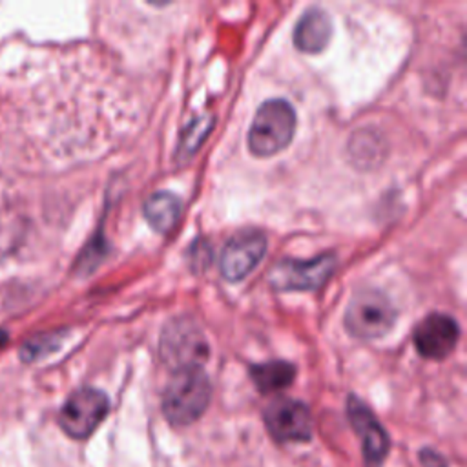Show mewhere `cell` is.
<instances>
[{
	"label": "cell",
	"instance_id": "1",
	"mask_svg": "<svg viewBox=\"0 0 467 467\" xmlns=\"http://www.w3.org/2000/svg\"><path fill=\"white\" fill-rule=\"evenodd\" d=\"M212 385L202 368L175 370L162 392V412L173 425H190L206 410Z\"/></svg>",
	"mask_w": 467,
	"mask_h": 467
},
{
	"label": "cell",
	"instance_id": "17",
	"mask_svg": "<svg viewBox=\"0 0 467 467\" xmlns=\"http://www.w3.org/2000/svg\"><path fill=\"white\" fill-rule=\"evenodd\" d=\"M5 343V334L0 330V347Z\"/></svg>",
	"mask_w": 467,
	"mask_h": 467
},
{
	"label": "cell",
	"instance_id": "4",
	"mask_svg": "<svg viewBox=\"0 0 467 467\" xmlns=\"http://www.w3.org/2000/svg\"><path fill=\"white\" fill-rule=\"evenodd\" d=\"M396 319L389 297L374 288L358 290L345 310V328L359 339H376L385 336Z\"/></svg>",
	"mask_w": 467,
	"mask_h": 467
},
{
	"label": "cell",
	"instance_id": "13",
	"mask_svg": "<svg viewBox=\"0 0 467 467\" xmlns=\"http://www.w3.org/2000/svg\"><path fill=\"white\" fill-rule=\"evenodd\" d=\"M250 378L259 392L270 394L288 387L296 378V367L288 361H266L250 367Z\"/></svg>",
	"mask_w": 467,
	"mask_h": 467
},
{
	"label": "cell",
	"instance_id": "5",
	"mask_svg": "<svg viewBox=\"0 0 467 467\" xmlns=\"http://www.w3.org/2000/svg\"><path fill=\"white\" fill-rule=\"evenodd\" d=\"M109 410L108 396L93 387L75 390L60 409L58 423L62 431L77 440L88 438Z\"/></svg>",
	"mask_w": 467,
	"mask_h": 467
},
{
	"label": "cell",
	"instance_id": "12",
	"mask_svg": "<svg viewBox=\"0 0 467 467\" xmlns=\"http://www.w3.org/2000/svg\"><path fill=\"white\" fill-rule=\"evenodd\" d=\"M142 212L155 232L168 234L181 215V201L171 192H155L144 201Z\"/></svg>",
	"mask_w": 467,
	"mask_h": 467
},
{
	"label": "cell",
	"instance_id": "9",
	"mask_svg": "<svg viewBox=\"0 0 467 467\" xmlns=\"http://www.w3.org/2000/svg\"><path fill=\"white\" fill-rule=\"evenodd\" d=\"M460 337V327L454 317L432 312L425 316L414 328L412 339L416 350L427 359H443L447 358Z\"/></svg>",
	"mask_w": 467,
	"mask_h": 467
},
{
	"label": "cell",
	"instance_id": "16",
	"mask_svg": "<svg viewBox=\"0 0 467 467\" xmlns=\"http://www.w3.org/2000/svg\"><path fill=\"white\" fill-rule=\"evenodd\" d=\"M420 456H421V463H423L425 467H445L443 458H441L438 452L431 451V449L421 451V452H420Z\"/></svg>",
	"mask_w": 467,
	"mask_h": 467
},
{
	"label": "cell",
	"instance_id": "10",
	"mask_svg": "<svg viewBox=\"0 0 467 467\" xmlns=\"http://www.w3.org/2000/svg\"><path fill=\"white\" fill-rule=\"evenodd\" d=\"M266 252V237L261 232H241L234 235L221 254V274L228 281L246 277Z\"/></svg>",
	"mask_w": 467,
	"mask_h": 467
},
{
	"label": "cell",
	"instance_id": "6",
	"mask_svg": "<svg viewBox=\"0 0 467 467\" xmlns=\"http://www.w3.org/2000/svg\"><path fill=\"white\" fill-rule=\"evenodd\" d=\"M336 268L334 254H321L312 259H283L272 266L268 281L275 290H317Z\"/></svg>",
	"mask_w": 467,
	"mask_h": 467
},
{
	"label": "cell",
	"instance_id": "2",
	"mask_svg": "<svg viewBox=\"0 0 467 467\" xmlns=\"http://www.w3.org/2000/svg\"><path fill=\"white\" fill-rule=\"evenodd\" d=\"M296 131V111L285 99L259 106L248 131V148L257 157H270L288 146Z\"/></svg>",
	"mask_w": 467,
	"mask_h": 467
},
{
	"label": "cell",
	"instance_id": "8",
	"mask_svg": "<svg viewBox=\"0 0 467 467\" xmlns=\"http://www.w3.org/2000/svg\"><path fill=\"white\" fill-rule=\"evenodd\" d=\"M347 414L356 434L361 440V451L367 467H379L389 452L390 443L383 425L376 420L374 412L356 396H348Z\"/></svg>",
	"mask_w": 467,
	"mask_h": 467
},
{
	"label": "cell",
	"instance_id": "3",
	"mask_svg": "<svg viewBox=\"0 0 467 467\" xmlns=\"http://www.w3.org/2000/svg\"><path fill=\"white\" fill-rule=\"evenodd\" d=\"M159 354L173 372L182 368H202L208 359V341L193 319L175 317L161 334Z\"/></svg>",
	"mask_w": 467,
	"mask_h": 467
},
{
	"label": "cell",
	"instance_id": "11",
	"mask_svg": "<svg viewBox=\"0 0 467 467\" xmlns=\"http://www.w3.org/2000/svg\"><path fill=\"white\" fill-rule=\"evenodd\" d=\"M332 36V22L327 11L310 7L303 13L294 29V44L305 53H319Z\"/></svg>",
	"mask_w": 467,
	"mask_h": 467
},
{
	"label": "cell",
	"instance_id": "7",
	"mask_svg": "<svg viewBox=\"0 0 467 467\" xmlns=\"http://www.w3.org/2000/svg\"><path fill=\"white\" fill-rule=\"evenodd\" d=\"M265 423L275 441H306L312 436L308 407L292 398H277L265 409Z\"/></svg>",
	"mask_w": 467,
	"mask_h": 467
},
{
	"label": "cell",
	"instance_id": "15",
	"mask_svg": "<svg viewBox=\"0 0 467 467\" xmlns=\"http://www.w3.org/2000/svg\"><path fill=\"white\" fill-rule=\"evenodd\" d=\"M62 337H58L57 334H42V336H36L33 339H29L22 348H20V356L26 359V361H33V359H38L49 352H53L55 348H58Z\"/></svg>",
	"mask_w": 467,
	"mask_h": 467
},
{
	"label": "cell",
	"instance_id": "14",
	"mask_svg": "<svg viewBox=\"0 0 467 467\" xmlns=\"http://www.w3.org/2000/svg\"><path fill=\"white\" fill-rule=\"evenodd\" d=\"M213 124V119L210 115H199L193 117L188 126L182 130L181 133V140H179V155L181 157H188L192 155L201 142L206 139L210 128Z\"/></svg>",
	"mask_w": 467,
	"mask_h": 467
}]
</instances>
